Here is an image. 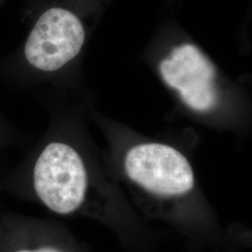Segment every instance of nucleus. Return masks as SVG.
<instances>
[{
  "mask_svg": "<svg viewBox=\"0 0 252 252\" xmlns=\"http://www.w3.org/2000/svg\"><path fill=\"white\" fill-rule=\"evenodd\" d=\"M44 3L45 0H25L24 19H28L31 22Z\"/></svg>",
  "mask_w": 252,
  "mask_h": 252,
  "instance_id": "obj_7",
  "label": "nucleus"
},
{
  "mask_svg": "<svg viewBox=\"0 0 252 252\" xmlns=\"http://www.w3.org/2000/svg\"><path fill=\"white\" fill-rule=\"evenodd\" d=\"M27 136L0 111V158L11 151L25 150ZM4 173L0 169V175Z\"/></svg>",
  "mask_w": 252,
  "mask_h": 252,
  "instance_id": "obj_6",
  "label": "nucleus"
},
{
  "mask_svg": "<svg viewBox=\"0 0 252 252\" xmlns=\"http://www.w3.org/2000/svg\"><path fill=\"white\" fill-rule=\"evenodd\" d=\"M100 0H45L23 44L0 60V79L17 88L56 81L76 66Z\"/></svg>",
  "mask_w": 252,
  "mask_h": 252,
  "instance_id": "obj_2",
  "label": "nucleus"
},
{
  "mask_svg": "<svg viewBox=\"0 0 252 252\" xmlns=\"http://www.w3.org/2000/svg\"><path fill=\"white\" fill-rule=\"evenodd\" d=\"M158 70L165 85L191 111L207 114L220 107L218 69L196 44L183 40L170 46L161 57Z\"/></svg>",
  "mask_w": 252,
  "mask_h": 252,
  "instance_id": "obj_3",
  "label": "nucleus"
},
{
  "mask_svg": "<svg viewBox=\"0 0 252 252\" xmlns=\"http://www.w3.org/2000/svg\"><path fill=\"white\" fill-rule=\"evenodd\" d=\"M45 136L0 175V194L41 205L59 216L91 213L94 177L76 118L58 110Z\"/></svg>",
  "mask_w": 252,
  "mask_h": 252,
  "instance_id": "obj_1",
  "label": "nucleus"
},
{
  "mask_svg": "<svg viewBox=\"0 0 252 252\" xmlns=\"http://www.w3.org/2000/svg\"><path fill=\"white\" fill-rule=\"evenodd\" d=\"M4 1H5V0H0V7H1V6H2V4L4 3Z\"/></svg>",
  "mask_w": 252,
  "mask_h": 252,
  "instance_id": "obj_8",
  "label": "nucleus"
},
{
  "mask_svg": "<svg viewBox=\"0 0 252 252\" xmlns=\"http://www.w3.org/2000/svg\"><path fill=\"white\" fill-rule=\"evenodd\" d=\"M0 252H85L72 236L51 221L0 207Z\"/></svg>",
  "mask_w": 252,
  "mask_h": 252,
  "instance_id": "obj_5",
  "label": "nucleus"
},
{
  "mask_svg": "<svg viewBox=\"0 0 252 252\" xmlns=\"http://www.w3.org/2000/svg\"><path fill=\"white\" fill-rule=\"evenodd\" d=\"M124 170L135 186L160 198H181L195 185L194 172L188 159L170 145H134L125 155Z\"/></svg>",
  "mask_w": 252,
  "mask_h": 252,
  "instance_id": "obj_4",
  "label": "nucleus"
}]
</instances>
